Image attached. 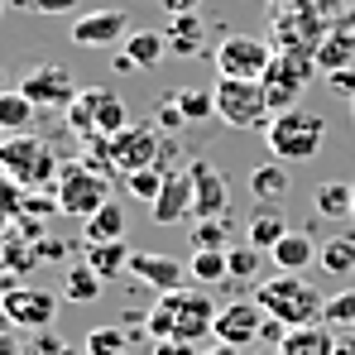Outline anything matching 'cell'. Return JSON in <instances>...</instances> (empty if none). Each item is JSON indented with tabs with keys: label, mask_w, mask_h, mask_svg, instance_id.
<instances>
[{
	"label": "cell",
	"mask_w": 355,
	"mask_h": 355,
	"mask_svg": "<svg viewBox=\"0 0 355 355\" xmlns=\"http://www.w3.org/2000/svg\"><path fill=\"white\" fill-rule=\"evenodd\" d=\"M207 355H240V346H226V341H216V346H211Z\"/></svg>",
	"instance_id": "db71d44e"
},
{
	"label": "cell",
	"mask_w": 355,
	"mask_h": 355,
	"mask_svg": "<svg viewBox=\"0 0 355 355\" xmlns=\"http://www.w3.org/2000/svg\"><path fill=\"white\" fill-rule=\"evenodd\" d=\"M58 317V293L39 288V284H19L15 293L5 297V322L15 331H49Z\"/></svg>",
	"instance_id": "8fae6325"
},
{
	"label": "cell",
	"mask_w": 355,
	"mask_h": 355,
	"mask_svg": "<svg viewBox=\"0 0 355 355\" xmlns=\"http://www.w3.org/2000/svg\"><path fill=\"white\" fill-rule=\"evenodd\" d=\"M355 58V49H351V39H327V49L317 53V62L327 67V72H341L346 62Z\"/></svg>",
	"instance_id": "f35d334b"
},
{
	"label": "cell",
	"mask_w": 355,
	"mask_h": 355,
	"mask_svg": "<svg viewBox=\"0 0 355 355\" xmlns=\"http://www.w3.org/2000/svg\"><path fill=\"white\" fill-rule=\"evenodd\" d=\"M216 116L231 130H264L274 120L269 92L264 82H240V77H221L216 82Z\"/></svg>",
	"instance_id": "8992f818"
},
{
	"label": "cell",
	"mask_w": 355,
	"mask_h": 355,
	"mask_svg": "<svg viewBox=\"0 0 355 355\" xmlns=\"http://www.w3.org/2000/svg\"><path fill=\"white\" fill-rule=\"evenodd\" d=\"M351 116H355V101H351Z\"/></svg>",
	"instance_id": "680465c9"
},
{
	"label": "cell",
	"mask_w": 355,
	"mask_h": 355,
	"mask_svg": "<svg viewBox=\"0 0 355 355\" xmlns=\"http://www.w3.org/2000/svg\"><path fill=\"white\" fill-rule=\"evenodd\" d=\"M187 173H192V216L197 221L231 216V187H226V178L211 159H192Z\"/></svg>",
	"instance_id": "7c38bea8"
},
{
	"label": "cell",
	"mask_w": 355,
	"mask_h": 355,
	"mask_svg": "<svg viewBox=\"0 0 355 355\" xmlns=\"http://www.w3.org/2000/svg\"><path fill=\"white\" fill-rule=\"evenodd\" d=\"M53 211H58V192H24V211H19V216L44 221V216H53Z\"/></svg>",
	"instance_id": "ab89813d"
},
{
	"label": "cell",
	"mask_w": 355,
	"mask_h": 355,
	"mask_svg": "<svg viewBox=\"0 0 355 355\" xmlns=\"http://www.w3.org/2000/svg\"><path fill=\"white\" fill-rule=\"evenodd\" d=\"M250 197L259 207H279L288 197V168L284 164H254L250 168Z\"/></svg>",
	"instance_id": "d6986e66"
},
{
	"label": "cell",
	"mask_w": 355,
	"mask_h": 355,
	"mask_svg": "<svg viewBox=\"0 0 355 355\" xmlns=\"http://www.w3.org/2000/svg\"><path fill=\"white\" fill-rule=\"evenodd\" d=\"M317 254H322V245L307 236V231H288V236L269 250V259L279 264V274H302V269H307Z\"/></svg>",
	"instance_id": "ac0fdd59"
},
{
	"label": "cell",
	"mask_w": 355,
	"mask_h": 355,
	"mask_svg": "<svg viewBox=\"0 0 355 355\" xmlns=\"http://www.w3.org/2000/svg\"><path fill=\"white\" fill-rule=\"evenodd\" d=\"M0 355H24V336L15 327H0Z\"/></svg>",
	"instance_id": "bcb514c9"
},
{
	"label": "cell",
	"mask_w": 355,
	"mask_h": 355,
	"mask_svg": "<svg viewBox=\"0 0 355 355\" xmlns=\"http://www.w3.org/2000/svg\"><path fill=\"white\" fill-rule=\"evenodd\" d=\"M226 259H231V279H259V250H254L250 240L231 245Z\"/></svg>",
	"instance_id": "74e56055"
},
{
	"label": "cell",
	"mask_w": 355,
	"mask_h": 355,
	"mask_svg": "<svg viewBox=\"0 0 355 355\" xmlns=\"http://www.w3.org/2000/svg\"><path fill=\"white\" fill-rule=\"evenodd\" d=\"M130 274L139 284H149L154 293H173V288H187V264L173 259V254H149V250H135L130 254Z\"/></svg>",
	"instance_id": "9a60e30c"
},
{
	"label": "cell",
	"mask_w": 355,
	"mask_h": 355,
	"mask_svg": "<svg viewBox=\"0 0 355 355\" xmlns=\"http://www.w3.org/2000/svg\"><path fill=\"white\" fill-rule=\"evenodd\" d=\"M130 125V111H125V101H120L111 87H101L96 92V139H111Z\"/></svg>",
	"instance_id": "4dcf8cb0"
},
{
	"label": "cell",
	"mask_w": 355,
	"mask_h": 355,
	"mask_svg": "<svg viewBox=\"0 0 355 355\" xmlns=\"http://www.w3.org/2000/svg\"><path fill=\"white\" fill-rule=\"evenodd\" d=\"M0 173L24 182L29 192H53L58 187V173H62V159L44 135L24 130V135H5L0 139Z\"/></svg>",
	"instance_id": "7a4b0ae2"
},
{
	"label": "cell",
	"mask_w": 355,
	"mask_h": 355,
	"mask_svg": "<svg viewBox=\"0 0 355 355\" xmlns=\"http://www.w3.org/2000/svg\"><path fill=\"white\" fill-rule=\"evenodd\" d=\"M106 288V279L92 269V264H72L67 274H62V302H96Z\"/></svg>",
	"instance_id": "4316f807"
},
{
	"label": "cell",
	"mask_w": 355,
	"mask_h": 355,
	"mask_svg": "<svg viewBox=\"0 0 355 355\" xmlns=\"http://www.w3.org/2000/svg\"><path fill=\"white\" fill-rule=\"evenodd\" d=\"M34 245H39V259H62L67 254V240H53V236L34 240Z\"/></svg>",
	"instance_id": "681fc988"
},
{
	"label": "cell",
	"mask_w": 355,
	"mask_h": 355,
	"mask_svg": "<svg viewBox=\"0 0 355 355\" xmlns=\"http://www.w3.org/2000/svg\"><path fill=\"white\" fill-rule=\"evenodd\" d=\"M216 302L207 288L187 284V288H173V293H159V302L144 312V331L149 341H192L202 346L211 331H216Z\"/></svg>",
	"instance_id": "6da1fadb"
},
{
	"label": "cell",
	"mask_w": 355,
	"mask_h": 355,
	"mask_svg": "<svg viewBox=\"0 0 355 355\" xmlns=\"http://www.w3.org/2000/svg\"><path fill=\"white\" fill-rule=\"evenodd\" d=\"M111 67L125 77V72H135V58H130V53H116V58H111Z\"/></svg>",
	"instance_id": "f5cc1de1"
},
{
	"label": "cell",
	"mask_w": 355,
	"mask_h": 355,
	"mask_svg": "<svg viewBox=\"0 0 355 355\" xmlns=\"http://www.w3.org/2000/svg\"><path fill=\"white\" fill-rule=\"evenodd\" d=\"M164 178L168 173H159V168H135V173H125V187H130V197H139V202H159Z\"/></svg>",
	"instance_id": "8d00e7d4"
},
{
	"label": "cell",
	"mask_w": 355,
	"mask_h": 355,
	"mask_svg": "<svg viewBox=\"0 0 355 355\" xmlns=\"http://www.w3.org/2000/svg\"><path fill=\"white\" fill-rule=\"evenodd\" d=\"M29 10H39V15H72L77 0H29Z\"/></svg>",
	"instance_id": "ee69618b"
},
{
	"label": "cell",
	"mask_w": 355,
	"mask_h": 355,
	"mask_svg": "<svg viewBox=\"0 0 355 355\" xmlns=\"http://www.w3.org/2000/svg\"><path fill=\"white\" fill-rule=\"evenodd\" d=\"M202 0H164V15H197Z\"/></svg>",
	"instance_id": "f907efd6"
},
{
	"label": "cell",
	"mask_w": 355,
	"mask_h": 355,
	"mask_svg": "<svg viewBox=\"0 0 355 355\" xmlns=\"http://www.w3.org/2000/svg\"><path fill=\"white\" fill-rule=\"evenodd\" d=\"M279 355H336V331L327 322H312V327H288Z\"/></svg>",
	"instance_id": "e0dca14e"
},
{
	"label": "cell",
	"mask_w": 355,
	"mask_h": 355,
	"mask_svg": "<svg viewBox=\"0 0 355 355\" xmlns=\"http://www.w3.org/2000/svg\"><path fill=\"white\" fill-rule=\"evenodd\" d=\"M0 92H5V72H0Z\"/></svg>",
	"instance_id": "9f6ffc18"
},
{
	"label": "cell",
	"mask_w": 355,
	"mask_h": 355,
	"mask_svg": "<svg viewBox=\"0 0 355 355\" xmlns=\"http://www.w3.org/2000/svg\"><path fill=\"white\" fill-rule=\"evenodd\" d=\"M67 39H72L77 49H116V44L130 39V10H125V5H111V10H87V15H77V19H72Z\"/></svg>",
	"instance_id": "30bf717a"
},
{
	"label": "cell",
	"mask_w": 355,
	"mask_h": 355,
	"mask_svg": "<svg viewBox=\"0 0 355 355\" xmlns=\"http://www.w3.org/2000/svg\"><path fill=\"white\" fill-rule=\"evenodd\" d=\"M130 245L125 240H96V245H87V264L101 274V279H120V274H130Z\"/></svg>",
	"instance_id": "603a6c76"
},
{
	"label": "cell",
	"mask_w": 355,
	"mask_h": 355,
	"mask_svg": "<svg viewBox=\"0 0 355 355\" xmlns=\"http://www.w3.org/2000/svg\"><path fill=\"white\" fill-rule=\"evenodd\" d=\"M274 67V49L254 34H226L216 49V72L240 77V82H264V72Z\"/></svg>",
	"instance_id": "ba28073f"
},
{
	"label": "cell",
	"mask_w": 355,
	"mask_h": 355,
	"mask_svg": "<svg viewBox=\"0 0 355 355\" xmlns=\"http://www.w3.org/2000/svg\"><path fill=\"white\" fill-rule=\"evenodd\" d=\"M29 355H62V341L58 336H49V331H34V341L24 346Z\"/></svg>",
	"instance_id": "b9f144b4"
},
{
	"label": "cell",
	"mask_w": 355,
	"mask_h": 355,
	"mask_svg": "<svg viewBox=\"0 0 355 355\" xmlns=\"http://www.w3.org/2000/svg\"><path fill=\"white\" fill-rule=\"evenodd\" d=\"M34 264H39V245H34V240H24L19 231H5V236H0V269L29 274Z\"/></svg>",
	"instance_id": "83f0119b"
},
{
	"label": "cell",
	"mask_w": 355,
	"mask_h": 355,
	"mask_svg": "<svg viewBox=\"0 0 355 355\" xmlns=\"http://www.w3.org/2000/svg\"><path fill=\"white\" fill-rule=\"evenodd\" d=\"M53 192H58L62 216L87 221V216H96V211L111 202V173H106V168H92V159H72V164H62Z\"/></svg>",
	"instance_id": "5b68a950"
},
{
	"label": "cell",
	"mask_w": 355,
	"mask_h": 355,
	"mask_svg": "<svg viewBox=\"0 0 355 355\" xmlns=\"http://www.w3.org/2000/svg\"><path fill=\"white\" fill-rule=\"evenodd\" d=\"M327 82H331V92H336V96H351V101H355V72H351V67L327 72Z\"/></svg>",
	"instance_id": "7bdbcfd3"
},
{
	"label": "cell",
	"mask_w": 355,
	"mask_h": 355,
	"mask_svg": "<svg viewBox=\"0 0 355 355\" xmlns=\"http://www.w3.org/2000/svg\"><path fill=\"white\" fill-rule=\"evenodd\" d=\"M62 355H87V346H62Z\"/></svg>",
	"instance_id": "11a10c76"
},
{
	"label": "cell",
	"mask_w": 355,
	"mask_h": 355,
	"mask_svg": "<svg viewBox=\"0 0 355 355\" xmlns=\"http://www.w3.org/2000/svg\"><path fill=\"white\" fill-rule=\"evenodd\" d=\"M231 216H216V221H197L192 226V250H231Z\"/></svg>",
	"instance_id": "d590c367"
},
{
	"label": "cell",
	"mask_w": 355,
	"mask_h": 355,
	"mask_svg": "<svg viewBox=\"0 0 355 355\" xmlns=\"http://www.w3.org/2000/svg\"><path fill=\"white\" fill-rule=\"evenodd\" d=\"M312 207H317V216H351L355 207V182H322L317 192H312Z\"/></svg>",
	"instance_id": "f546056e"
},
{
	"label": "cell",
	"mask_w": 355,
	"mask_h": 355,
	"mask_svg": "<svg viewBox=\"0 0 355 355\" xmlns=\"http://www.w3.org/2000/svg\"><path fill=\"white\" fill-rule=\"evenodd\" d=\"M149 216H154V226H173L182 216H192V173L187 168L164 178V192H159V202H149Z\"/></svg>",
	"instance_id": "2e32d148"
},
{
	"label": "cell",
	"mask_w": 355,
	"mask_h": 355,
	"mask_svg": "<svg viewBox=\"0 0 355 355\" xmlns=\"http://www.w3.org/2000/svg\"><path fill=\"white\" fill-rule=\"evenodd\" d=\"M120 49L135 58V67H159L164 53H168V34H159V29H130V39Z\"/></svg>",
	"instance_id": "d4e9b609"
},
{
	"label": "cell",
	"mask_w": 355,
	"mask_h": 355,
	"mask_svg": "<svg viewBox=\"0 0 355 355\" xmlns=\"http://www.w3.org/2000/svg\"><path fill=\"white\" fill-rule=\"evenodd\" d=\"M202 39H207V29H202L197 15H168V49H173L178 58L202 53Z\"/></svg>",
	"instance_id": "484cf974"
},
{
	"label": "cell",
	"mask_w": 355,
	"mask_h": 355,
	"mask_svg": "<svg viewBox=\"0 0 355 355\" xmlns=\"http://www.w3.org/2000/svg\"><path fill=\"white\" fill-rule=\"evenodd\" d=\"M322 322H327L331 331H355V288L327 297V312H322Z\"/></svg>",
	"instance_id": "e575fe53"
},
{
	"label": "cell",
	"mask_w": 355,
	"mask_h": 355,
	"mask_svg": "<svg viewBox=\"0 0 355 355\" xmlns=\"http://www.w3.org/2000/svg\"><path fill=\"white\" fill-rule=\"evenodd\" d=\"M336 355H355V331H336Z\"/></svg>",
	"instance_id": "816d5d0a"
},
{
	"label": "cell",
	"mask_w": 355,
	"mask_h": 355,
	"mask_svg": "<svg viewBox=\"0 0 355 355\" xmlns=\"http://www.w3.org/2000/svg\"><path fill=\"white\" fill-rule=\"evenodd\" d=\"M307 77H312V62L307 58H297L293 49H288V53H274V67L264 72V92H269L274 116H279V111H293L302 87H307Z\"/></svg>",
	"instance_id": "4fadbf2b"
},
{
	"label": "cell",
	"mask_w": 355,
	"mask_h": 355,
	"mask_svg": "<svg viewBox=\"0 0 355 355\" xmlns=\"http://www.w3.org/2000/svg\"><path fill=\"white\" fill-rule=\"evenodd\" d=\"M154 125H159V130H182V125H187L173 96H164V101H159V111H154Z\"/></svg>",
	"instance_id": "60d3db41"
},
{
	"label": "cell",
	"mask_w": 355,
	"mask_h": 355,
	"mask_svg": "<svg viewBox=\"0 0 355 355\" xmlns=\"http://www.w3.org/2000/svg\"><path fill=\"white\" fill-rule=\"evenodd\" d=\"M62 116H67V130H72V135L96 139V87H82V92H77V101H72Z\"/></svg>",
	"instance_id": "d6a6232c"
},
{
	"label": "cell",
	"mask_w": 355,
	"mask_h": 355,
	"mask_svg": "<svg viewBox=\"0 0 355 355\" xmlns=\"http://www.w3.org/2000/svg\"><path fill=\"white\" fill-rule=\"evenodd\" d=\"M264 139H269V154L279 164H307L327 144V120L293 106V111H279V116L264 125Z\"/></svg>",
	"instance_id": "277c9868"
},
{
	"label": "cell",
	"mask_w": 355,
	"mask_h": 355,
	"mask_svg": "<svg viewBox=\"0 0 355 355\" xmlns=\"http://www.w3.org/2000/svg\"><path fill=\"white\" fill-rule=\"evenodd\" d=\"M0 139H5V130H0Z\"/></svg>",
	"instance_id": "94428289"
},
{
	"label": "cell",
	"mask_w": 355,
	"mask_h": 355,
	"mask_svg": "<svg viewBox=\"0 0 355 355\" xmlns=\"http://www.w3.org/2000/svg\"><path fill=\"white\" fill-rule=\"evenodd\" d=\"M187 279H192L197 288H216V284H226V279H231V259H226V250H192V259H187Z\"/></svg>",
	"instance_id": "7402d4cb"
},
{
	"label": "cell",
	"mask_w": 355,
	"mask_h": 355,
	"mask_svg": "<svg viewBox=\"0 0 355 355\" xmlns=\"http://www.w3.org/2000/svg\"><path fill=\"white\" fill-rule=\"evenodd\" d=\"M24 355H29V351H24Z\"/></svg>",
	"instance_id": "6125c7cd"
},
{
	"label": "cell",
	"mask_w": 355,
	"mask_h": 355,
	"mask_svg": "<svg viewBox=\"0 0 355 355\" xmlns=\"http://www.w3.org/2000/svg\"><path fill=\"white\" fill-rule=\"evenodd\" d=\"M173 164H178V144H173V139H164V144H159V159H154V168H159V173H178Z\"/></svg>",
	"instance_id": "f6af8a7d"
},
{
	"label": "cell",
	"mask_w": 355,
	"mask_h": 355,
	"mask_svg": "<svg viewBox=\"0 0 355 355\" xmlns=\"http://www.w3.org/2000/svg\"><path fill=\"white\" fill-rule=\"evenodd\" d=\"M19 92H24L39 111H67L82 87H77V77H72L62 62H39V67H29V72L19 77Z\"/></svg>",
	"instance_id": "9c48e42d"
},
{
	"label": "cell",
	"mask_w": 355,
	"mask_h": 355,
	"mask_svg": "<svg viewBox=\"0 0 355 355\" xmlns=\"http://www.w3.org/2000/svg\"><path fill=\"white\" fill-rule=\"evenodd\" d=\"M284 236H288V221H284L279 207H254V216L245 221V240H250L254 250H274Z\"/></svg>",
	"instance_id": "ffe728a7"
},
{
	"label": "cell",
	"mask_w": 355,
	"mask_h": 355,
	"mask_svg": "<svg viewBox=\"0 0 355 355\" xmlns=\"http://www.w3.org/2000/svg\"><path fill=\"white\" fill-rule=\"evenodd\" d=\"M254 302H259L274 322H284V327H312V322H322V312H327V297L317 293L302 274L264 279V284L254 288Z\"/></svg>",
	"instance_id": "3957f363"
},
{
	"label": "cell",
	"mask_w": 355,
	"mask_h": 355,
	"mask_svg": "<svg viewBox=\"0 0 355 355\" xmlns=\"http://www.w3.org/2000/svg\"><path fill=\"white\" fill-rule=\"evenodd\" d=\"M34 120H39V106L19 87H5L0 92V130L5 135H24V130H34Z\"/></svg>",
	"instance_id": "44dd1931"
},
{
	"label": "cell",
	"mask_w": 355,
	"mask_h": 355,
	"mask_svg": "<svg viewBox=\"0 0 355 355\" xmlns=\"http://www.w3.org/2000/svg\"><path fill=\"white\" fill-rule=\"evenodd\" d=\"M159 144H164V130H159L154 120H135V125H125L120 135H111V139H106V164H111L116 173L154 168Z\"/></svg>",
	"instance_id": "52a82bcc"
},
{
	"label": "cell",
	"mask_w": 355,
	"mask_h": 355,
	"mask_svg": "<svg viewBox=\"0 0 355 355\" xmlns=\"http://www.w3.org/2000/svg\"><path fill=\"white\" fill-rule=\"evenodd\" d=\"M173 101H178V111H182L187 125H202V120L216 116V87H178Z\"/></svg>",
	"instance_id": "f1b7e54d"
},
{
	"label": "cell",
	"mask_w": 355,
	"mask_h": 355,
	"mask_svg": "<svg viewBox=\"0 0 355 355\" xmlns=\"http://www.w3.org/2000/svg\"><path fill=\"white\" fill-rule=\"evenodd\" d=\"M154 355H202L192 341H154Z\"/></svg>",
	"instance_id": "c3c4849f"
},
{
	"label": "cell",
	"mask_w": 355,
	"mask_h": 355,
	"mask_svg": "<svg viewBox=\"0 0 355 355\" xmlns=\"http://www.w3.org/2000/svg\"><path fill=\"white\" fill-rule=\"evenodd\" d=\"M5 5H10V0H0V15H5Z\"/></svg>",
	"instance_id": "6f0895ef"
},
{
	"label": "cell",
	"mask_w": 355,
	"mask_h": 355,
	"mask_svg": "<svg viewBox=\"0 0 355 355\" xmlns=\"http://www.w3.org/2000/svg\"><path fill=\"white\" fill-rule=\"evenodd\" d=\"M82 226H87V231H82V240H87V245H96V240H125V226H130L125 202H116V197H111V202H106L96 216H87Z\"/></svg>",
	"instance_id": "cb8c5ba5"
},
{
	"label": "cell",
	"mask_w": 355,
	"mask_h": 355,
	"mask_svg": "<svg viewBox=\"0 0 355 355\" xmlns=\"http://www.w3.org/2000/svg\"><path fill=\"white\" fill-rule=\"evenodd\" d=\"M15 288H19V274H10V269H0V327H10V322H5V297L15 293Z\"/></svg>",
	"instance_id": "7dc6e473"
},
{
	"label": "cell",
	"mask_w": 355,
	"mask_h": 355,
	"mask_svg": "<svg viewBox=\"0 0 355 355\" xmlns=\"http://www.w3.org/2000/svg\"><path fill=\"white\" fill-rule=\"evenodd\" d=\"M264 322H269V312L259 307V302H250V297H240V302H226L221 312H216V341H226V346H254L259 336H264Z\"/></svg>",
	"instance_id": "5bb4252c"
},
{
	"label": "cell",
	"mask_w": 355,
	"mask_h": 355,
	"mask_svg": "<svg viewBox=\"0 0 355 355\" xmlns=\"http://www.w3.org/2000/svg\"><path fill=\"white\" fill-rule=\"evenodd\" d=\"M82 346H87V355H130V331L125 327H96Z\"/></svg>",
	"instance_id": "836d02e7"
},
{
	"label": "cell",
	"mask_w": 355,
	"mask_h": 355,
	"mask_svg": "<svg viewBox=\"0 0 355 355\" xmlns=\"http://www.w3.org/2000/svg\"><path fill=\"white\" fill-rule=\"evenodd\" d=\"M317 264H322L327 274H336V279H351L355 274V236H331L322 245Z\"/></svg>",
	"instance_id": "1f68e13d"
},
{
	"label": "cell",
	"mask_w": 355,
	"mask_h": 355,
	"mask_svg": "<svg viewBox=\"0 0 355 355\" xmlns=\"http://www.w3.org/2000/svg\"><path fill=\"white\" fill-rule=\"evenodd\" d=\"M351 221H355V207H351Z\"/></svg>",
	"instance_id": "91938a15"
}]
</instances>
